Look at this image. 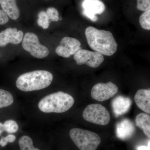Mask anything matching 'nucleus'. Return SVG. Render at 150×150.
Here are the masks:
<instances>
[{
    "label": "nucleus",
    "instance_id": "obj_21",
    "mask_svg": "<svg viewBox=\"0 0 150 150\" xmlns=\"http://www.w3.org/2000/svg\"><path fill=\"white\" fill-rule=\"evenodd\" d=\"M5 131L9 134L16 133L18 131V126L15 121L9 120L6 121L4 124Z\"/></svg>",
    "mask_w": 150,
    "mask_h": 150
},
{
    "label": "nucleus",
    "instance_id": "obj_23",
    "mask_svg": "<svg viewBox=\"0 0 150 150\" xmlns=\"http://www.w3.org/2000/svg\"><path fill=\"white\" fill-rule=\"evenodd\" d=\"M137 8L141 11H146L150 8V0H137Z\"/></svg>",
    "mask_w": 150,
    "mask_h": 150
},
{
    "label": "nucleus",
    "instance_id": "obj_5",
    "mask_svg": "<svg viewBox=\"0 0 150 150\" xmlns=\"http://www.w3.org/2000/svg\"><path fill=\"white\" fill-rule=\"evenodd\" d=\"M83 117L86 121L98 125L105 126L110 121V115L104 106L99 104L88 105L83 112Z\"/></svg>",
    "mask_w": 150,
    "mask_h": 150
},
{
    "label": "nucleus",
    "instance_id": "obj_19",
    "mask_svg": "<svg viewBox=\"0 0 150 150\" xmlns=\"http://www.w3.org/2000/svg\"><path fill=\"white\" fill-rule=\"evenodd\" d=\"M38 24L43 29H47L50 25V21L46 12L41 11L38 14Z\"/></svg>",
    "mask_w": 150,
    "mask_h": 150
},
{
    "label": "nucleus",
    "instance_id": "obj_7",
    "mask_svg": "<svg viewBox=\"0 0 150 150\" xmlns=\"http://www.w3.org/2000/svg\"><path fill=\"white\" fill-rule=\"evenodd\" d=\"M74 59L78 65L86 64L93 68L99 67L104 60L103 55L99 52L81 49L74 54Z\"/></svg>",
    "mask_w": 150,
    "mask_h": 150
},
{
    "label": "nucleus",
    "instance_id": "obj_16",
    "mask_svg": "<svg viewBox=\"0 0 150 150\" xmlns=\"http://www.w3.org/2000/svg\"><path fill=\"white\" fill-rule=\"evenodd\" d=\"M136 125L143 130L147 137H150V116L145 113L138 114L136 118Z\"/></svg>",
    "mask_w": 150,
    "mask_h": 150
},
{
    "label": "nucleus",
    "instance_id": "obj_13",
    "mask_svg": "<svg viewBox=\"0 0 150 150\" xmlns=\"http://www.w3.org/2000/svg\"><path fill=\"white\" fill-rule=\"evenodd\" d=\"M131 100L128 97L117 96L112 101V108L116 116L123 115L129 110L131 105Z\"/></svg>",
    "mask_w": 150,
    "mask_h": 150
},
{
    "label": "nucleus",
    "instance_id": "obj_24",
    "mask_svg": "<svg viewBox=\"0 0 150 150\" xmlns=\"http://www.w3.org/2000/svg\"><path fill=\"white\" fill-rule=\"evenodd\" d=\"M16 139V137L13 134H9L5 137H2L0 140V146H5L8 143H13Z\"/></svg>",
    "mask_w": 150,
    "mask_h": 150
},
{
    "label": "nucleus",
    "instance_id": "obj_20",
    "mask_svg": "<svg viewBox=\"0 0 150 150\" xmlns=\"http://www.w3.org/2000/svg\"><path fill=\"white\" fill-rule=\"evenodd\" d=\"M139 23L142 28L147 30H150V9L145 11L140 16Z\"/></svg>",
    "mask_w": 150,
    "mask_h": 150
},
{
    "label": "nucleus",
    "instance_id": "obj_17",
    "mask_svg": "<svg viewBox=\"0 0 150 150\" xmlns=\"http://www.w3.org/2000/svg\"><path fill=\"white\" fill-rule=\"evenodd\" d=\"M13 101V96L9 92L0 89V108L9 106Z\"/></svg>",
    "mask_w": 150,
    "mask_h": 150
},
{
    "label": "nucleus",
    "instance_id": "obj_10",
    "mask_svg": "<svg viewBox=\"0 0 150 150\" xmlns=\"http://www.w3.org/2000/svg\"><path fill=\"white\" fill-rule=\"evenodd\" d=\"M83 14L91 21H96L97 14H101L105 10L104 4L100 0H83L82 3Z\"/></svg>",
    "mask_w": 150,
    "mask_h": 150
},
{
    "label": "nucleus",
    "instance_id": "obj_3",
    "mask_svg": "<svg viewBox=\"0 0 150 150\" xmlns=\"http://www.w3.org/2000/svg\"><path fill=\"white\" fill-rule=\"evenodd\" d=\"M74 102L71 96L59 91L43 98L38 103V107L40 111L46 113H62L70 109Z\"/></svg>",
    "mask_w": 150,
    "mask_h": 150
},
{
    "label": "nucleus",
    "instance_id": "obj_26",
    "mask_svg": "<svg viewBox=\"0 0 150 150\" xmlns=\"http://www.w3.org/2000/svg\"><path fill=\"white\" fill-rule=\"evenodd\" d=\"M137 149V150H150V141L149 142L147 146H139L138 147Z\"/></svg>",
    "mask_w": 150,
    "mask_h": 150
},
{
    "label": "nucleus",
    "instance_id": "obj_2",
    "mask_svg": "<svg viewBox=\"0 0 150 150\" xmlns=\"http://www.w3.org/2000/svg\"><path fill=\"white\" fill-rule=\"evenodd\" d=\"M53 79L52 74L45 70H37L20 76L16 81L17 88L21 91L40 90L48 87Z\"/></svg>",
    "mask_w": 150,
    "mask_h": 150
},
{
    "label": "nucleus",
    "instance_id": "obj_27",
    "mask_svg": "<svg viewBox=\"0 0 150 150\" xmlns=\"http://www.w3.org/2000/svg\"><path fill=\"white\" fill-rule=\"evenodd\" d=\"M4 124L0 122V136L1 135L4 131Z\"/></svg>",
    "mask_w": 150,
    "mask_h": 150
},
{
    "label": "nucleus",
    "instance_id": "obj_11",
    "mask_svg": "<svg viewBox=\"0 0 150 150\" xmlns=\"http://www.w3.org/2000/svg\"><path fill=\"white\" fill-rule=\"evenodd\" d=\"M23 33L16 28H8L0 33V46H6L8 43L19 44L23 38Z\"/></svg>",
    "mask_w": 150,
    "mask_h": 150
},
{
    "label": "nucleus",
    "instance_id": "obj_18",
    "mask_svg": "<svg viewBox=\"0 0 150 150\" xmlns=\"http://www.w3.org/2000/svg\"><path fill=\"white\" fill-rule=\"evenodd\" d=\"M18 144L21 150H40L34 147L32 139L27 136L21 137L19 140Z\"/></svg>",
    "mask_w": 150,
    "mask_h": 150
},
{
    "label": "nucleus",
    "instance_id": "obj_9",
    "mask_svg": "<svg viewBox=\"0 0 150 150\" xmlns=\"http://www.w3.org/2000/svg\"><path fill=\"white\" fill-rule=\"evenodd\" d=\"M81 43L78 39L70 37H64L56 49L59 56L69 58L81 49Z\"/></svg>",
    "mask_w": 150,
    "mask_h": 150
},
{
    "label": "nucleus",
    "instance_id": "obj_22",
    "mask_svg": "<svg viewBox=\"0 0 150 150\" xmlns=\"http://www.w3.org/2000/svg\"><path fill=\"white\" fill-rule=\"evenodd\" d=\"M50 21L57 22L59 21V13L58 10L54 7L48 8L46 11Z\"/></svg>",
    "mask_w": 150,
    "mask_h": 150
},
{
    "label": "nucleus",
    "instance_id": "obj_8",
    "mask_svg": "<svg viewBox=\"0 0 150 150\" xmlns=\"http://www.w3.org/2000/svg\"><path fill=\"white\" fill-rule=\"evenodd\" d=\"M118 91V88L111 82L97 83L92 88V98L95 100L104 101L114 96Z\"/></svg>",
    "mask_w": 150,
    "mask_h": 150
},
{
    "label": "nucleus",
    "instance_id": "obj_15",
    "mask_svg": "<svg viewBox=\"0 0 150 150\" xmlns=\"http://www.w3.org/2000/svg\"><path fill=\"white\" fill-rule=\"evenodd\" d=\"M0 4L4 11L12 19H17L20 14L17 5L16 0H0Z\"/></svg>",
    "mask_w": 150,
    "mask_h": 150
},
{
    "label": "nucleus",
    "instance_id": "obj_4",
    "mask_svg": "<svg viewBox=\"0 0 150 150\" xmlns=\"http://www.w3.org/2000/svg\"><path fill=\"white\" fill-rule=\"evenodd\" d=\"M70 136L75 145L80 150H96L101 139L96 133L77 128L70 131Z\"/></svg>",
    "mask_w": 150,
    "mask_h": 150
},
{
    "label": "nucleus",
    "instance_id": "obj_28",
    "mask_svg": "<svg viewBox=\"0 0 150 150\" xmlns=\"http://www.w3.org/2000/svg\"><path fill=\"white\" fill-rule=\"evenodd\" d=\"M0 58H1V55H0Z\"/></svg>",
    "mask_w": 150,
    "mask_h": 150
},
{
    "label": "nucleus",
    "instance_id": "obj_29",
    "mask_svg": "<svg viewBox=\"0 0 150 150\" xmlns=\"http://www.w3.org/2000/svg\"><path fill=\"white\" fill-rule=\"evenodd\" d=\"M46 1H48V0H46Z\"/></svg>",
    "mask_w": 150,
    "mask_h": 150
},
{
    "label": "nucleus",
    "instance_id": "obj_25",
    "mask_svg": "<svg viewBox=\"0 0 150 150\" xmlns=\"http://www.w3.org/2000/svg\"><path fill=\"white\" fill-rule=\"evenodd\" d=\"M8 16L3 10H0V25L5 24L8 22Z\"/></svg>",
    "mask_w": 150,
    "mask_h": 150
},
{
    "label": "nucleus",
    "instance_id": "obj_1",
    "mask_svg": "<svg viewBox=\"0 0 150 150\" xmlns=\"http://www.w3.org/2000/svg\"><path fill=\"white\" fill-rule=\"evenodd\" d=\"M85 35L89 46L95 51L106 56L116 53L118 44L110 31L89 26L86 28Z\"/></svg>",
    "mask_w": 150,
    "mask_h": 150
},
{
    "label": "nucleus",
    "instance_id": "obj_14",
    "mask_svg": "<svg viewBox=\"0 0 150 150\" xmlns=\"http://www.w3.org/2000/svg\"><path fill=\"white\" fill-rule=\"evenodd\" d=\"M134 131L133 123L128 119H123L118 123L116 126V135L121 139H129L134 134Z\"/></svg>",
    "mask_w": 150,
    "mask_h": 150
},
{
    "label": "nucleus",
    "instance_id": "obj_6",
    "mask_svg": "<svg viewBox=\"0 0 150 150\" xmlns=\"http://www.w3.org/2000/svg\"><path fill=\"white\" fill-rule=\"evenodd\" d=\"M23 48L33 57L43 59L49 54L48 48L40 44L37 35L32 33H27L23 37Z\"/></svg>",
    "mask_w": 150,
    "mask_h": 150
},
{
    "label": "nucleus",
    "instance_id": "obj_12",
    "mask_svg": "<svg viewBox=\"0 0 150 150\" xmlns=\"http://www.w3.org/2000/svg\"><path fill=\"white\" fill-rule=\"evenodd\" d=\"M134 100L140 109L147 113H150V90L140 89L136 93Z\"/></svg>",
    "mask_w": 150,
    "mask_h": 150
}]
</instances>
